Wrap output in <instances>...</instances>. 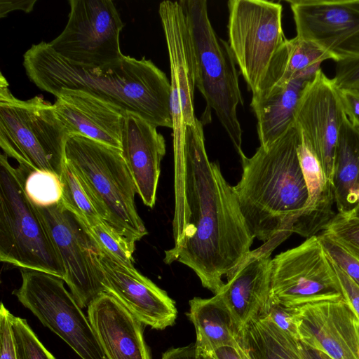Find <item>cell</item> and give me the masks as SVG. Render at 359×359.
<instances>
[{"mask_svg": "<svg viewBox=\"0 0 359 359\" xmlns=\"http://www.w3.org/2000/svg\"><path fill=\"white\" fill-rule=\"evenodd\" d=\"M173 157L174 245L165 251L163 262L190 268L216 294L223 277L229 278L250 253L255 238L233 187L208 158L201 120L187 127L184 149Z\"/></svg>", "mask_w": 359, "mask_h": 359, "instance_id": "6da1fadb", "label": "cell"}, {"mask_svg": "<svg viewBox=\"0 0 359 359\" xmlns=\"http://www.w3.org/2000/svg\"><path fill=\"white\" fill-rule=\"evenodd\" d=\"M29 79L54 96L63 89L82 90L135 114L155 127L172 128L171 85L151 60L125 55L98 67H86L58 55L48 43L33 44L23 55Z\"/></svg>", "mask_w": 359, "mask_h": 359, "instance_id": "7a4b0ae2", "label": "cell"}, {"mask_svg": "<svg viewBox=\"0 0 359 359\" xmlns=\"http://www.w3.org/2000/svg\"><path fill=\"white\" fill-rule=\"evenodd\" d=\"M299 143L294 125L251 157L240 156L243 172L233 188L241 212L254 238L274 248L293 233L308 201Z\"/></svg>", "mask_w": 359, "mask_h": 359, "instance_id": "3957f363", "label": "cell"}, {"mask_svg": "<svg viewBox=\"0 0 359 359\" xmlns=\"http://www.w3.org/2000/svg\"><path fill=\"white\" fill-rule=\"evenodd\" d=\"M65 160L90 191L104 222L135 244L148 233L136 208V187L120 149L71 135Z\"/></svg>", "mask_w": 359, "mask_h": 359, "instance_id": "277c9868", "label": "cell"}, {"mask_svg": "<svg viewBox=\"0 0 359 359\" xmlns=\"http://www.w3.org/2000/svg\"><path fill=\"white\" fill-rule=\"evenodd\" d=\"M186 14L194 54L196 88L206 103L203 119L214 111L239 156L242 128L237 109L243 105L236 63L228 42L215 31L205 0L180 1Z\"/></svg>", "mask_w": 359, "mask_h": 359, "instance_id": "5b68a950", "label": "cell"}, {"mask_svg": "<svg viewBox=\"0 0 359 359\" xmlns=\"http://www.w3.org/2000/svg\"><path fill=\"white\" fill-rule=\"evenodd\" d=\"M69 135L53 104L15 97L0 76V147L18 165L61 176Z\"/></svg>", "mask_w": 359, "mask_h": 359, "instance_id": "8992f818", "label": "cell"}, {"mask_svg": "<svg viewBox=\"0 0 359 359\" xmlns=\"http://www.w3.org/2000/svg\"><path fill=\"white\" fill-rule=\"evenodd\" d=\"M8 158L0 155V261L64 280L63 264L43 220Z\"/></svg>", "mask_w": 359, "mask_h": 359, "instance_id": "52a82bcc", "label": "cell"}, {"mask_svg": "<svg viewBox=\"0 0 359 359\" xmlns=\"http://www.w3.org/2000/svg\"><path fill=\"white\" fill-rule=\"evenodd\" d=\"M227 7L228 43L254 95L264 88L273 60L287 40L283 6L266 0H229Z\"/></svg>", "mask_w": 359, "mask_h": 359, "instance_id": "ba28073f", "label": "cell"}, {"mask_svg": "<svg viewBox=\"0 0 359 359\" xmlns=\"http://www.w3.org/2000/svg\"><path fill=\"white\" fill-rule=\"evenodd\" d=\"M22 284L13 294L81 359H107L81 308L58 276L20 269Z\"/></svg>", "mask_w": 359, "mask_h": 359, "instance_id": "9c48e42d", "label": "cell"}, {"mask_svg": "<svg viewBox=\"0 0 359 359\" xmlns=\"http://www.w3.org/2000/svg\"><path fill=\"white\" fill-rule=\"evenodd\" d=\"M36 207L63 264L64 281L80 307L88 308L106 292L97 242L83 219L62 201L50 207Z\"/></svg>", "mask_w": 359, "mask_h": 359, "instance_id": "30bf717a", "label": "cell"}, {"mask_svg": "<svg viewBox=\"0 0 359 359\" xmlns=\"http://www.w3.org/2000/svg\"><path fill=\"white\" fill-rule=\"evenodd\" d=\"M67 23L50 42L62 57L86 67L120 60L119 37L124 24L111 0H70Z\"/></svg>", "mask_w": 359, "mask_h": 359, "instance_id": "8fae6325", "label": "cell"}, {"mask_svg": "<svg viewBox=\"0 0 359 359\" xmlns=\"http://www.w3.org/2000/svg\"><path fill=\"white\" fill-rule=\"evenodd\" d=\"M339 293L334 269L318 235L272 259L270 297L275 302L297 307L316 298Z\"/></svg>", "mask_w": 359, "mask_h": 359, "instance_id": "7c38bea8", "label": "cell"}, {"mask_svg": "<svg viewBox=\"0 0 359 359\" xmlns=\"http://www.w3.org/2000/svg\"><path fill=\"white\" fill-rule=\"evenodd\" d=\"M158 14L168 48L170 69V110L173 151L182 150L187 127L197 118L194 109L195 62L193 43L180 1L160 3Z\"/></svg>", "mask_w": 359, "mask_h": 359, "instance_id": "4fadbf2b", "label": "cell"}, {"mask_svg": "<svg viewBox=\"0 0 359 359\" xmlns=\"http://www.w3.org/2000/svg\"><path fill=\"white\" fill-rule=\"evenodd\" d=\"M297 37L335 62L359 57V0H290Z\"/></svg>", "mask_w": 359, "mask_h": 359, "instance_id": "5bb4252c", "label": "cell"}, {"mask_svg": "<svg viewBox=\"0 0 359 359\" xmlns=\"http://www.w3.org/2000/svg\"><path fill=\"white\" fill-rule=\"evenodd\" d=\"M346 117L332 79L319 69L302 93L294 125L301 141L314 151L332 184L336 145Z\"/></svg>", "mask_w": 359, "mask_h": 359, "instance_id": "9a60e30c", "label": "cell"}, {"mask_svg": "<svg viewBox=\"0 0 359 359\" xmlns=\"http://www.w3.org/2000/svg\"><path fill=\"white\" fill-rule=\"evenodd\" d=\"M299 341L331 359H359V318L341 293L295 307Z\"/></svg>", "mask_w": 359, "mask_h": 359, "instance_id": "2e32d148", "label": "cell"}, {"mask_svg": "<svg viewBox=\"0 0 359 359\" xmlns=\"http://www.w3.org/2000/svg\"><path fill=\"white\" fill-rule=\"evenodd\" d=\"M103 285L143 325L164 330L177 318L175 302L135 267H128L100 250Z\"/></svg>", "mask_w": 359, "mask_h": 359, "instance_id": "e0dca14e", "label": "cell"}, {"mask_svg": "<svg viewBox=\"0 0 359 359\" xmlns=\"http://www.w3.org/2000/svg\"><path fill=\"white\" fill-rule=\"evenodd\" d=\"M55 96L56 114L69 136H83L121 150L127 111L82 90L63 89Z\"/></svg>", "mask_w": 359, "mask_h": 359, "instance_id": "ac0fdd59", "label": "cell"}, {"mask_svg": "<svg viewBox=\"0 0 359 359\" xmlns=\"http://www.w3.org/2000/svg\"><path fill=\"white\" fill-rule=\"evenodd\" d=\"M121 154L143 203H156L161 163L166 152L163 136L140 116L126 112L121 141Z\"/></svg>", "mask_w": 359, "mask_h": 359, "instance_id": "d6986e66", "label": "cell"}, {"mask_svg": "<svg viewBox=\"0 0 359 359\" xmlns=\"http://www.w3.org/2000/svg\"><path fill=\"white\" fill-rule=\"evenodd\" d=\"M88 318L107 359H151L143 324L111 294L98 296Z\"/></svg>", "mask_w": 359, "mask_h": 359, "instance_id": "ffe728a7", "label": "cell"}, {"mask_svg": "<svg viewBox=\"0 0 359 359\" xmlns=\"http://www.w3.org/2000/svg\"><path fill=\"white\" fill-rule=\"evenodd\" d=\"M273 250L263 244L252 250L219 292L239 332L262 313L268 302L272 277L271 255Z\"/></svg>", "mask_w": 359, "mask_h": 359, "instance_id": "44dd1931", "label": "cell"}, {"mask_svg": "<svg viewBox=\"0 0 359 359\" xmlns=\"http://www.w3.org/2000/svg\"><path fill=\"white\" fill-rule=\"evenodd\" d=\"M300 166L305 180L308 201L296 222L293 233L306 238L320 233L335 217L333 185L327 178L314 151L301 141L297 149Z\"/></svg>", "mask_w": 359, "mask_h": 359, "instance_id": "7402d4cb", "label": "cell"}, {"mask_svg": "<svg viewBox=\"0 0 359 359\" xmlns=\"http://www.w3.org/2000/svg\"><path fill=\"white\" fill-rule=\"evenodd\" d=\"M308 82L294 79L252 95L260 146L269 147L294 126L296 108Z\"/></svg>", "mask_w": 359, "mask_h": 359, "instance_id": "603a6c76", "label": "cell"}, {"mask_svg": "<svg viewBox=\"0 0 359 359\" xmlns=\"http://www.w3.org/2000/svg\"><path fill=\"white\" fill-rule=\"evenodd\" d=\"M188 316L196 334V349L200 355L236 343L239 330L220 292L210 298L194 297Z\"/></svg>", "mask_w": 359, "mask_h": 359, "instance_id": "cb8c5ba5", "label": "cell"}, {"mask_svg": "<svg viewBox=\"0 0 359 359\" xmlns=\"http://www.w3.org/2000/svg\"><path fill=\"white\" fill-rule=\"evenodd\" d=\"M238 341L250 359H314L310 347L280 330L266 316L247 323Z\"/></svg>", "mask_w": 359, "mask_h": 359, "instance_id": "d4e9b609", "label": "cell"}, {"mask_svg": "<svg viewBox=\"0 0 359 359\" xmlns=\"http://www.w3.org/2000/svg\"><path fill=\"white\" fill-rule=\"evenodd\" d=\"M332 185L337 212H353L359 206V128L347 117L336 145Z\"/></svg>", "mask_w": 359, "mask_h": 359, "instance_id": "484cf974", "label": "cell"}, {"mask_svg": "<svg viewBox=\"0 0 359 359\" xmlns=\"http://www.w3.org/2000/svg\"><path fill=\"white\" fill-rule=\"evenodd\" d=\"M326 60H332L331 56L313 42L297 36L287 39L273 60L263 90L294 79L310 81Z\"/></svg>", "mask_w": 359, "mask_h": 359, "instance_id": "4316f807", "label": "cell"}, {"mask_svg": "<svg viewBox=\"0 0 359 359\" xmlns=\"http://www.w3.org/2000/svg\"><path fill=\"white\" fill-rule=\"evenodd\" d=\"M60 180L62 188L61 201L68 209L81 217L87 226L103 221L95 198L65 160Z\"/></svg>", "mask_w": 359, "mask_h": 359, "instance_id": "83f0119b", "label": "cell"}, {"mask_svg": "<svg viewBox=\"0 0 359 359\" xmlns=\"http://www.w3.org/2000/svg\"><path fill=\"white\" fill-rule=\"evenodd\" d=\"M15 169L26 195L34 205L46 208L61 202L62 188L60 176L20 165Z\"/></svg>", "mask_w": 359, "mask_h": 359, "instance_id": "f1b7e54d", "label": "cell"}, {"mask_svg": "<svg viewBox=\"0 0 359 359\" xmlns=\"http://www.w3.org/2000/svg\"><path fill=\"white\" fill-rule=\"evenodd\" d=\"M88 227L101 251L128 267H135V243L128 241L103 221Z\"/></svg>", "mask_w": 359, "mask_h": 359, "instance_id": "f546056e", "label": "cell"}, {"mask_svg": "<svg viewBox=\"0 0 359 359\" xmlns=\"http://www.w3.org/2000/svg\"><path fill=\"white\" fill-rule=\"evenodd\" d=\"M321 232L337 241L359 260V217L353 212H337Z\"/></svg>", "mask_w": 359, "mask_h": 359, "instance_id": "4dcf8cb0", "label": "cell"}, {"mask_svg": "<svg viewBox=\"0 0 359 359\" xmlns=\"http://www.w3.org/2000/svg\"><path fill=\"white\" fill-rule=\"evenodd\" d=\"M18 359H56L41 344L25 319L12 316Z\"/></svg>", "mask_w": 359, "mask_h": 359, "instance_id": "1f68e13d", "label": "cell"}, {"mask_svg": "<svg viewBox=\"0 0 359 359\" xmlns=\"http://www.w3.org/2000/svg\"><path fill=\"white\" fill-rule=\"evenodd\" d=\"M318 236L327 257L359 286V260L326 234Z\"/></svg>", "mask_w": 359, "mask_h": 359, "instance_id": "d6a6232c", "label": "cell"}, {"mask_svg": "<svg viewBox=\"0 0 359 359\" xmlns=\"http://www.w3.org/2000/svg\"><path fill=\"white\" fill-rule=\"evenodd\" d=\"M260 316H268L280 330L299 340L295 307H287L270 297Z\"/></svg>", "mask_w": 359, "mask_h": 359, "instance_id": "836d02e7", "label": "cell"}, {"mask_svg": "<svg viewBox=\"0 0 359 359\" xmlns=\"http://www.w3.org/2000/svg\"><path fill=\"white\" fill-rule=\"evenodd\" d=\"M336 62L334 76L332 79L335 86L359 95V57Z\"/></svg>", "mask_w": 359, "mask_h": 359, "instance_id": "e575fe53", "label": "cell"}, {"mask_svg": "<svg viewBox=\"0 0 359 359\" xmlns=\"http://www.w3.org/2000/svg\"><path fill=\"white\" fill-rule=\"evenodd\" d=\"M13 314L3 303L0 307V359H18L12 327Z\"/></svg>", "mask_w": 359, "mask_h": 359, "instance_id": "d590c367", "label": "cell"}, {"mask_svg": "<svg viewBox=\"0 0 359 359\" xmlns=\"http://www.w3.org/2000/svg\"><path fill=\"white\" fill-rule=\"evenodd\" d=\"M330 261L337 277L343 296L351 304L359 318V286L333 263L331 259Z\"/></svg>", "mask_w": 359, "mask_h": 359, "instance_id": "8d00e7d4", "label": "cell"}, {"mask_svg": "<svg viewBox=\"0 0 359 359\" xmlns=\"http://www.w3.org/2000/svg\"><path fill=\"white\" fill-rule=\"evenodd\" d=\"M337 90L347 118L353 126L359 128V95L350 91Z\"/></svg>", "mask_w": 359, "mask_h": 359, "instance_id": "74e56055", "label": "cell"}, {"mask_svg": "<svg viewBox=\"0 0 359 359\" xmlns=\"http://www.w3.org/2000/svg\"><path fill=\"white\" fill-rule=\"evenodd\" d=\"M36 0H1L0 18H4L13 11H22L26 13L34 9Z\"/></svg>", "mask_w": 359, "mask_h": 359, "instance_id": "f35d334b", "label": "cell"}, {"mask_svg": "<svg viewBox=\"0 0 359 359\" xmlns=\"http://www.w3.org/2000/svg\"><path fill=\"white\" fill-rule=\"evenodd\" d=\"M161 359H203V358L198 353L195 344H190L168 349L163 353Z\"/></svg>", "mask_w": 359, "mask_h": 359, "instance_id": "ab89813d", "label": "cell"}, {"mask_svg": "<svg viewBox=\"0 0 359 359\" xmlns=\"http://www.w3.org/2000/svg\"><path fill=\"white\" fill-rule=\"evenodd\" d=\"M205 355H209L214 359H243L238 340L233 344L219 346Z\"/></svg>", "mask_w": 359, "mask_h": 359, "instance_id": "60d3db41", "label": "cell"}, {"mask_svg": "<svg viewBox=\"0 0 359 359\" xmlns=\"http://www.w3.org/2000/svg\"><path fill=\"white\" fill-rule=\"evenodd\" d=\"M203 358V359H214L212 356L209 355H201Z\"/></svg>", "mask_w": 359, "mask_h": 359, "instance_id": "b9f144b4", "label": "cell"}, {"mask_svg": "<svg viewBox=\"0 0 359 359\" xmlns=\"http://www.w3.org/2000/svg\"><path fill=\"white\" fill-rule=\"evenodd\" d=\"M353 213L359 217V206L356 208V210Z\"/></svg>", "mask_w": 359, "mask_h": 359, "instance_id": "7bdbcfd3", "label": "cell"}, {"mask_svg": "<svg viewBox=\"0 0 359 359\" xmlns=\"http://www.w3.org/2000/svg\"><path fill=\"white\" fill-rule=\"evenodd\" d=\"M358 326H359V323H358Z\"/></svg>", "mask_w": 359, "mask_h": 359, "instance_id": "ee69618b", "label": "cell"}]
</instances>
